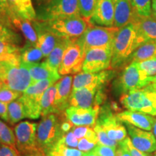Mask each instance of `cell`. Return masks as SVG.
Masks as SVG:
<instances>
[{
	"instance_id": "42",
	"label": "cell",
	"mask_w": 156,
	"mask_h": 156,
	"mask_svg": "<svg viewBox=\"0 0 156 156\" xmlns=\"http://www.w3.org/2000/svg\"><path fill=\"white\" fill-rule=\"evenodd\" d=\"M20 48L17 44L0 39V55L20 54Z\"/></svg>"
},
{
	"instance_id": "35",
	"label": "cell",
	"mask_w": 156,
	"mask_h": 156,
	"mask_svg": "<svg viewBox=\"0 0 156 156\" xmlns=\"http://www.w3.org/2000/svg\"><path fill=\"white\" fill-rule=\"evenodd\" d=\"M131 2L140 17L151 16L152 0H131Z\"/></svg>"
},
{
	"instance_id": "14",
	"label": "cell",
	"mask_w": 156,
	"mask_h": 156,
	"mask_svg": "<svg viewBox=\"0 0 156 156\" xmlns=\"http://www.w3.org/2000/svg\"><path fill=\"white\" fill-rule=\"evenodd\" d=\"M103 86H88L72 91L69 106L87 108L99 106L104 99Z\"/></svg>"
},
{
	"instance_id": "23",
	"label": "cell",
	"mask_w": 156,
	"mask_h": 156,
	"mask_svg": "<svg viewBox=\"0 0 156 156\" xmlns=\"http://www.w3.org/2000/svg\"><path fill=\"white\" fill-rule=\"evenodd\" d=\"M28 66L30 72L32 85H34L39 81L44 80H54L57 81L61 79V75L58 71H56L50 67L46 62L34 64H25Z\"/></svg>"
},
{
	"instance_id": "11",
	"label": "cell",
	"mask_w": 156,
	"mask_h": 156,
	"mask_svg": "<svg viewBox=\"0 0 156 156\" xmlns=\"http://www.w3.org/2000/svg\"><path fill=\"white\" fill-rule=\"evenodd\" d=\"M95 124L102 127L111 140L119 143L127 137L128 133L126 126L117 118L116 114H113L109 108L106 107L100 109Z\"/></svg>"
},
{
	"instance_id": "52",
	"label": "cell",
	"mask_w": 156,
	"mask_h": 156,
	"mask_svg": "<svg viewBox=\"0 0 156 156\" xmlns=\"http://www.w3.org/2000/svg\"><path fill=\"white\" fill-rule=\"evenodd\" d=\"M20 155L21 156H47L46 155V154L45 153L44 151H41V149H38L35 151L28 152V153L23 154V155Z\"/></svg>"
},
{
	"instance_id": "53",
	"label": "cell",
	"mask_w": 156,
	"mask_h": 156,
	"mask_svg": "<svg viewBox=\"0 0 156 156\" xmlns=\"http://www.w3.org/2000/svg\"><path fill=\"white\" fill-rule=\"evenodd\" d=\"M9 62H12L0 61V77H1L3 75L4 73H5V72L6 71V69H7V66L9 65Z\"/></svg>"
},
{
	"instance_id": "59",
	"label": "cell",
	"mask_w": 156,
	"mask_h": 156,
	"mask_svg": "<svg viewBox=\"0 0 156 156\" xmlns=\"http://www.w3.org/2000/svg\"><path fill=\"white\" fill-rule=\"evenodd\" d=\"M47 156H61L58 153H56L55 151H50L48 153H46Z\"/></svg>"
},
{
	"instance_id": "61",
	"label": "cell",
	"mask_w": 156,
	"mask_h": 156,
	"mask_svg": "<svg viewBox=\"0 0 156 156\" xmlns=\"http://www.w3.org/2000/svg\"><path fill=\"white\" fill-rule=\"evenodd\" d=\"M4 85H5V84H4L3 81L2 80V79H1V78H0V89H1L2 87L4 86Z\"/></svg>"
},
{
	"instance_id": "46",
	"label": "cell",
	"mask_w": 156,
	"mask_h": 156,
	"mask_svg": "<svg viewBox=\"0 0 156 156\" xmlns=\"http://www.w3.org/2000/svg\"><path fill=\"white\" fill-rule=\"evenodd\" d=\"M97 145V142L91 141V140L84 137L82 138V139H80L79 142H78L77 148L78 150H80L82 152L87 153V152L93 151Z\"/></svg>"
},
{
	"instance_id": "49",
	"label": "cell",
	"mask_w": 156,
	"mask_h": 156,
	"mask_svg": "<svg viewBox=\"0 0 156 156\" xmlns=\"http://www.w3.org/2000/svg\"><path fill=\"white\" fill-rule=\"evenodd\" d=\"M73 127V124L67 119V117L66 116L64 117L63 120H62V124H61V128H62V132H63L64 134H67L72 129V128Z\"/></svg>"
},
{
	"instance_id": "24",
	"label": "cell",
	"mask_w": 156,
	"mask_h": 156,
	"mask_svg": "<svg viewBox=\"0 0 156 156\" xmlns=\"http://www.w3.org/2000/svg\"><path fill=\"white\" fill-rule=\"evenodd\" d=\"M7 2L12 15V18L17 17L31 22L36 20V9L31 0H7Z\"/></svg>"
},
{
	"instance_id": "12",
	"label": "cell",
	"mask_w": 156,
	"mask_h": 156,
	"mask_svg": "<svg viewBox=\"0 0 156 156\" xmlns=\"http://www.w3.org/2000/svg\"><path fill=\"white\" fill-rule=\"evenodd\" d=\"M85 56V51L76 41V39L72 41L64 51L58 68L59 75H67L81 73Z\"/></svg>"
},
{
	"instance_id": "39",
	"label": "cell",
	"mask_w": 156,
	"mask_h": 156,
	"mask_svg": "<svg viewBox=\"0 0 156 156\" xmlns=\"http://www.w3.org/2000/svg\"><path fill=\"white\" fill-rule=\"evenodd\" d=\"M22 94L23 93L16 92V91L9 89V87L4 85V86L0 89V101L8 104V103L19 98Z\"/></svg>"
},
{
	"instance_id": "20",
	"label": "cell",
	"mask_w": 156,
	"mask_h": 156,
	"mask_svg": "<svg viewBox=\"0 0 156 156\" xmlns=\"http://www.w3.org/2000/svg\"><path fill=\"white\" fill-rule=\"evenodd\" d=\"M88 23L93 25L114 27V5L113 0H99Z\"/></svg>"
},
{
	"instance_id": "3",
	"label": "cell",
	"mask_w": 156,
	"mask_h": 156,
	"mask_svg": "<svg viewBox=\"0 0 156 156\" xmlns=\"http://www.w3.org/2000/svg\"><path fill=\"white\" fill-rule=\"evenodd\" d=\"M39 23L44 29L58 38H67L69 40H75L80 38L90 25L86 20L81 16L66 17Z\"/></svg>"
},
{
	"instance_id": "7",
	"label": "cell",
	"mask_w": 156,
	"mask_h": 156,
	"mask_svg": "<svg viewBox=\"0 0 156 156\" xmlns=\"http://www.w3.org/2000/svg\"><path fill=\"white\" fill-rule=\"evenodd\" d=\"M54 80H44L30 85L19 98L24 106L25 116L37 119L41 116V101L46 89L56 83Z\"/></svg>"
},
{
	"instance_id": "28",
	"label": "cell",
	"mask_w": 156,
	"mask_h": 156,
	"mask_svg": "<svg viewBox=\"0 0 156 156\" xmlns=\"http://www.w3.org/2000/svg\"><path fill=\"white\" fill-rule=\"evenodd\" d=\"M31 21L27 20H23L17 17H13L12 18V23L14 28L20 30L22 34L24 35L28 42L30 44L36 45L37 44V34L35 30L34 27L31 25Z\"/></svg>"
},
{
	"instance_id": "18",
	"label": "cell",
	"mask_w": 156,
	"mask_h": 156,
	"mask_svg": "<svg viewBox=\"0 0 156 156\" xmlns=\"http://www.w3.org/2000/svg\"><path fill=\"white\" fill-rule=\"evenodd\" d=\"M114 75L113 70H104L98 73L81 72L73 77V90L88 86H103Z\"/></svg>"
},
{
	"instance_id": "63",
	"label": "cell",
	"mask_w": 156,
	"mask_h": 156,
	"mask_svg": "<svg viewBox=\"0 0 156 156\" xmlns=\"http://www.w3.org/2000/svg\"><path fill=\"white\" fill-rule=\"evenodd\" d=\"M153 156H156V153H155V155H153Z\"/></svg>"
},
{
	"instance_id": "21",
	"label": "cell",
	"mask_w": 156,
	"mask_h": 156,
	"mask_svg": "<svg viewBox=\"0 0 156 156\" xmlns=\"http://www.w3.org/2000/svg\"><path fill=\"white\" fill-rule=\"evenodd\" d=\"M117 118L122 123L128 124L145 131L151 132L155 117L139 112L126 110L116 114Z\"/></svg>"
},
{
	"instance_id": "50",
	"label": "cell",
	"mask_w": 156,
	"mask_h": 156,
	"mask_svg": "<svg viewBox=\"0 0 156 156\" xmlns=\"http://www.w3.org/2000/svg\"><path fill=\"white\" fill-rule=\"evenodd\" d=\"M0 117L6 122H9L7 114V104L0 101Z\"/></svg>"
},
{
	"instance_id": "57",
	"label": "cell",
	"mask_w": 156,
	"mask_h": 156,
	"mask_svg": "<svg viewBox=\"0 0 156 156\" xmlns=\"http://www.w3.org/2000/svg\"><path fill=\"white\" fill-rule=\"evenodd\" d=\"M148 83L149 84L151 83H156V75L153 76V77H149L147 79Z\"/></svg>"
},
{
	"instance_id": "30",
	"label": "cell",
	"mask_w": 156,
	"mask_h": 156,
	"mask_svg": "<svg viewBox=\"0 0 156 156\" xmlns=\"http://www.w3.org/2000/svg\"><path fill=\"white\" fill-rule=\"evenodd\" d=\"M56 93V87L55 84L46 89L44 93L41 101V116H44L50 114H54Z\"/></svg>"
},
{
	"instance_id": "29",
	"label": "cell",
	"mask_w": 156,
	"mask_h": 156,
	"mask_svg": "<svg viewBox=\"0 0 156 156\" xmlns=\"http://www.w3.org/2000/svg\"><path fill=\"white\" fill-rule=\"evenodd\" d=\"M44 57L41 50L36 45H34L28 42V46L23 48H20V62L24 64H34L41 60Z\"/></svg>"
},
{
	"instance_id": "9",
	"label": "cell",
	"mask_w": 156,
	"mask_h": 156,
	"mask_svg": "<svg viewBox=\"0 0 156 156\" xmlns=\"http://www.w3.org/2000/svg\"><path fill=\"white\" fill-rule=\"evenodd\" d=\"M148 77L139 69L136 62H131L125 66L116 80L118 91L125 94L130 91L142 89L149 85Z\"/></svg>"
},
{
	"instance_id": "19",
	"label": "cell",
	"mask_w": 156,
	"mask_h": 156,
	"mask_svg": "<svg viewBox=\"0 0 156 156\" xmlns=\"http://www.w3.org/2000/svg\"><path fill=\"white\" fill-rule=\"evenodd\" d=\"M114 5V27L119 29L130 23H135L140 18L131 0H113Z\"/></svg>"
},
{
	"instance_id": "22",
	"label": "cell",
	"mask_w": 156,
	"mask_h": 156,
	"mask_svg": "<svg viewBox=\"0 0 156 156\" xmlns=\"http://www.w3.org/2000/svg\"><path fill=\"white\" fill-rule=\"evenodd\" d=\"M33 25L36 32L38 39L36 46L41 50L44 57H48L60 38L44 29L38 21H33Z\"/></svg>"
},
{
	"instance_id": "5",
	"label": "cell",
	"mask_w": 156,
	"mask_h": 156,
	"mask_svg": "<svg viewBox=\"0 0 156 156\" xmlns=\"http://www.w3.org/2000/svg\"><path fill=\"white\" fill-rule=\"evenodd\" d=\"M119 29L90 25L82 36L76 39L85 53L90 49L112 48L113 43Z\"/></svg>"
},
{
	"instance_id": "1",
	"label": "cell",
	"mask_w": 156,
	"mask_h": 156,
	"mask_svg": "<svg viewBox=\"0 0 156 156\" xmlns=\"http://www.w3.org/2000/svg\"><path fill=\"white\" fill-rule=\"evenodd\" d=\"M142 45L138 36L136 25L130 23L120 28L112 45V69H118L129 62L132 54Z\"/></svg>"
},
{
	"instance_id": "40",
	"label": "cell",
	"mask_w": 156,
	"mask_h": 156,
	"mask_svg": "<svg viewBox=\"0 0 156 156\" xmlns=\"http://www.w3.org/2000/svg\"><path fill=\"white\" fill-rule=\"evenodd\" d=\"M51 151L56 152L61 156H83L84 153L78 149L67 147L60 141L56 144L55 147Z\"/></svg>"
},
{
	"instance_id": "32",
	"label": "cell",
	"mask_w": 156,
	"mask_h": 156,
	"mask_svg": "<svg viewBox=\"0 0 156 156\" xmlns=\"http://www.w3.org/2000/svg\"><path fill=\"white\" fill-rule=\"evenodd\" d=\"M71 131L73 132L77 139L87 138L91 141L97 142L98 144V140L93 128L87 126H75L72 128Z\"/></svg>"
},
{
	"instance_id": "16",
	"label": "cell",
	"mask_w": 156,
	"mask_h": 156,
	"mask_svg": "<svg viewBox=\"0 0 156 156\" xmlns=\"http://www.w3.org/2000/svg\"><path fill=\"white\" fill-rule=\"evenodd\" d=\"M131 142L136 149L147 153L156 151V138L153 132L125 124Z\"/></svg>"
},
{
	"instance_id": "62",
	"label": "cell",
	"mask_w": 156,
	"mask_h": 156,
	"mask_svg": "<svg viewBox=\"0 0 156 156\" xmlns=\"http://www.w3.org/2000/svg\"><path fill=\"white\" fill-rule=\"evenodd\" d=\"M2 145H3V143H2V142L1 141H0V147H1V146Z\"/></svg>"
},
{
	"instance_id": "4",
	"label": "cell",
	"mask_w": 156,
	"mask_h": 156,
	"mask_svg": "<svg viewBox=\"0 0 156 156\" xmlns=\"http://www.w3.org/2000/svg\"><path fill=\"white\" fill-rule=\"evenodd\" d=\"M36 20L47 22L66 17L80 16L78 0H52L36 6Z\"/></svg>"
},
{
	"instance_id": "43",
	"label": "cell",
	"mask_w": 156,
	"mask_h": 156,
	"mask_svg": "<svg viewBox=\"0 0 156 156\" xmlns=\"http://www.w3.org/2000/svg\"><path fill=\"white\" fill-rule=\"evenodd\" d=\"M120 143L127 150L131 156H151L149 153H145V152H142L136 149V148L132 145L129 136H127L125 140H123V141L121 142Z\"/></svg>"
},
{
	"instance_id": "17",
	"label": "cell",
	"mask_w": 156,
	"mask_h": 156,
	"mask_svg": "<svg viewBox=\"0 0 156 156\" xmlns=\"http://www.w3.org/2000/svg\"><path fill=\"white\" fill-rule=\"evenodd\" d=\"M72 75H65L55 83L56 93L54 101V114L64 115L65 111L69 107V98L73 91Z\"/></svg>"
},
{
	"instance_id": "45",
	"label": "cell",
	"mask_w": 156,
	"mask_h": 156,
	"mask_svg": "<svg viewBox=\"0 0 156 156\" xmlns=\"http://www.w3.org/2000/svg\"><path fill=\"white\" fill-rule=\"evenodd\" d=\"M63 145H64L67 147L75 148L77 147L78 145V140L77 138L75 136L73 132L72 131H69L68 133L65 134L63 136V137L59 140Z\"/></svg>"
},
{
	"instance_id": "33",
	"label": "cell",
	"mask_w": 156,
	"mask_h": 156,
	"mask_svg": "<svg viewBox=\"0 0 156 156\" xmlns=\"http://www.w3.org/2000/svg\"><path fill=\"white\" fill-rule=\"evenodd\" d=\"M99 0H78V6L80 16L88 22L93 15Z\"/></svg>"
},
{
	"instance_id": "27",
	"label": "cell",
	"mask_w": 156,
	"mask_h": 156,
	"mask_svg": "<svg viewBox=\"0 0 156 156\" xmlns=\"http://www.w3.org/2000/svg\"><path fill=\"white\" fill-rule=\"evenodd\" d=\"M156 57V41H148L139 46L135 51L132 54L129 59L131 62H140L145 60L151 59L152 58Z\"/></svg>"
},
{
	"instance_id": "26",
	"label": "cell",
	"mask_w": 156,
	"mask_h": 156,
	"mask_svg": "<svg viewBox=\"0 0 156 156\" xmlns=\"http://www.w3.org/2000/svg\"><path fill=\"white\" fill-rule=\"evenodd\" d=\"M72 41L73 40H69L67 38H60L58 39L55 47L48 56L45 62L52 69L58 72V68L60 67L62 58H63L64 51Z\"/></svg>"
},
{
	"instance_id": "54",
	"label": "cell",
	"mask_w": 156,
	"mask_h": 156,
	"mask_svg": "<svg viewBox=\"0 0 156 156\" xmlns=\"http://www.w3.org/2000/svg\"><path fill=\"white\" fill-rule=\"evenodd\" d=\"M151 16L156 19V0H152Z\"/></svg>"
},
{
	"instance_id": "31",
	"label": "cell",
	"mask_w": 156,
	"mask_h": 156,
	"mask_svg": "<svg viewBox=\"0 0 156 156\" xmlns=\"http://www.w3.org/2000/svg\"><path fill=\"white\" fill-rule=\"evenodd\" d=\"M7 114H8V122L12 125L22 120L23 119L26 118L24 106L20 98H17V100L8 103Z\"/></svg>"
},
{
	"instance_id": "58",
	"label": "cell",
	"mask_w": 156,
	"mask_h": 156,
	"mask_svg": "<svg viewBox=\"0 0 156 156\" xmlns=\"http://www.w3.org/2000/svg\"><path fill=\"white\" fill-rule=\"evenodd\" d=\"M83 156H99V155H98L97 154L93 153V151H90V152H87V153H83Z\"/></svg>"
},
{
	"instance_id": "10",
	"label": "cell",
	"mask_w": 156,
	"mask_h": 156,
	"mask_svg": "<svg viewBox=\"0 0 156 156\" xmlns=\"http://www.w3.org/2000/svg\"><path fill=\"white\" fill-rule=\"evenodd\" d=\"M112 48H98L90 49L85 53L82 71L98 73L112 69Z\"/></svg>"
},
{
	"instance_id": "37",
	"label": "cell",
	"mask_w": 156,
	"mask_h": 156,
	"mask_svg": "<svg viewBox=\"0 0 156 156\" xmlns=\"http://www.w3.org/2000/svg\"><path fill=\"white\" fill-rule=\"evenodd\" d=\"M93 129H94L95 133H96L99 145L109 146V147L117 148L119 145V142L111 140L110 138L108 137V136L107 135L106 132L103 129L102 127H101L100 125L95 124V126H93Z\"/></svg>"
},
{
	"instance_id": "44",
	"label": "cell",
	"mask_w": 156,
	"mask_h": 156,
	"mask_svg": "<svg viewBox=\"0 0 156 156\" xmlns=\"http://www.w3.org/2000/svg\"><path fill=\"white\" fill-rule=\"evenodd\" d=\"M116 148L98 144L91 151L99 156H116Z\"/></svg>"
},
{
	"instance_id": "15",
	"label": "cell",
	"mask_w": 156,
	"mask_h": 156,
	"mask_svg": "<svg viewBox=\"0 0 156 156\" xmlns=\"http://www.w3.org/2000/svg\"><path fill=\"white\" fill-rule=\"evenodd\" d=\"M100 109V106L98 105L87 108L69 106L65 111V116L73 125L93 127L98 117Z\"/></svg>"
},
{
	"instance_id": "56",
	"label": "cell",
	"mask_w": 156,
	"mask_h": 156,
	"mask_svg": "<svg viewBox=\"0 0 156 156\" xmlns=\"http://www.w3.org/2000/svg\"><path fill=\"white\" fill-rule=\"evenodd\" d=\"M36 4V6L41 5L42 4H45V3H47L48 2L52 1V0H34Z\"/></svg>"
},
{
	"instance_id": "51",
	"label": "cell",
	"mask_w": 156,
	"mask_h": 156,
	"mask_svg": "<svg viewBox=\"0 0 156 156\" xmlns=\"http://www.w3.org/2000/svg\"><path fill=\"white\" fill-rule=\"evenodd\" d=\"M116 156H131V155L127 150L119 142L116 150Z\"/></svg>"
},
{
	"instance_id": "36",
	"label": "cell",
	"mask_w": 156,
	"mask_h": 156,
	"mask_svg": "<svg viewBox=\"0 0 156 156\" xmlns=\"http://www.w3.org/2000/svg\"><path fill=\"white\" fill-rule=\"evenodd\" d=\"M12 15L7 0H0V23L7 28L14 29L12 23Z\"/></svg>"
},
{
	"instance_id": "64",
	"label": "cell",
	"mask_w": 156,
	"mask_h": 156,
	"mask_svg": "<svg viewBox=\"0 0 156 156\" xmlns=\"http://www.w3.org/2000/svg\"></svg>"
},
{
	"instance_id": "55",
	"label": "cell",
	"mask_w": 156,
	"mask_h": 156,
	"mask_svg": "<svg viewBox=\"0 0 156 156\" xmlns=\"http://www.w3.org/2000/svg\"><path fill=\"white\" fill-rule=\"evenodd\" d=\"M146 89L156 94V83H151L145 87Z\"/></svg>"
},
{
	"instance_id": "41",
	"label": "cell",
	"mask_w": 156,
	"mask_h": 156,
	"mask_svg": "<svg viewBox=\"0 0 156 156\" xmlns=\"http://www.w3.org/2000/svg\"><path fill=\"white\" fill-rule=\"evenodd\" d=\"M0 39L14 43L15 44L20 41L19 36L13 29L7 28L2 23H0Z\"/></svg>"
},
{
	"instance_id": "25",
	"label": "cell",
	"mask_w": 156,
	"mask_h": 156,
	"mask_svg": "<svg viewBox=\"0 0 156 156\" xmlns=\"http://www.w3.org/2000/svg\"><path fill=\"white\" fill-rule=\"evenodd\" d=\"M140 41L142 44L156 41V19L152 16L140 17L134 23Z\"/></svg>"
},
{
	"instance_id": "48",
	"label": "cell",
	"mask_w": 156,
	"mask_h": 156,
	"mask_svg": "<svg viewBox=\"0 0 156 156\" xmlns=\"http://www.w3.org/2000/svg\"><path fill=\"white\" fill-rule=\"evenodd\" d=\"M0 61H9L12 62H19L20 61V54H9V55H0Z\"/></svg>"
},
{
	"instance_id": "6",
	"label": "cell",
	"mask_w": 156,
	"mask_h": 156,
	"mask_svg": "<svg viewBox=\"0 0 156 156\" xmlns=\"http://www.w3.org/2000/svg\"><path fill=\"white\" fill-rule=\"evenodd\" d=\"M120 102L127 110L156 116V94L145 87L122 95Z\"/></svg>"
},
{
	"instance_id": "47",
	"label": "cell",
	"mask_w": 156,
	"mask_h": 156,
	"mask_svg": "<svg viewBox=\"0 0 156 156\" xmlns=\"http://www.w3.org/2000/svg\"><path fill=\"white\" fill-rule=\"evenodd\" d=\"M0 156H21L16 147L3 144L0 147Z\"/></svg>"
},
{
	"instance_id": "34",
	"label": "cell",
	"mask_w": 156,
	"mask_h": 156,
	"mask_svg": "<svg viewBox=\"0 0 156 156\" xmlns=\"http://www.w3.org/2000/svg\"><path fill=\"white\" fill-rule=\"evenodd\" d=\"M0 141L3 144L16 147V138L11 128L0 121Z\"/></svg>"
},
{
	"instance_id": "8",
	"label": "cell",
	"mask_w": 156,
	"mask_h": 156,
	"mask_svg": "<svg viewBox=\"0 0 156 156\" xmlns=\"http://www.w3.org/2000/svg\"><path fill=\"white\" fill-rule=\"evenodd\" d=\"M0 78L5 86L20 93H24L33 84L28 66L20 61L9 62Z\"/></svg>"
},
{
	"instance_id": "13",
	"label": "cell",
	"mask_w": 156,
	"mask_h": 156,
	"mask_svg": "<svg viewBox=\"0 0 156 156\" xmlns=\"http://www.w3.org/2000/svg\"><path fill=\"white\" fill-rule=\"evenodd\" d=\"M38 124L30 122H22L15 127L16 147L20 155L39 149L37 143L36 127Z\"/></svg>"
},
{
	"instance_id": "38",
	"label": "cell",
	"mask_w": 156,
	"mask_h": 156,
	"mask_svg": "<svg viewBox=\"0 0 156 156\" xmlns=\"http://www.w3.org/2000/svg\"><path fill=\"white\" fill-rule=\"evenodd\" d=\"M136 64L139 69L147 77H153L156 75V57L145 61L136 62Z\"/></svg>"
},
{
	"instance_id": "60",
	"label": "cell",
	"mask_w": 156,
	"mask_h": 156,
	"mask_svg": "<svg viewBox=\"0 0 156 156\" xmlns=\"http://www.w3.org/2000/svg\"><path fill=\"white\" fill-rule=\"evenodd\" d=\"M152 131H153L154 136H155L156 138V117H155V122H154V124H153V130H152Z\"/></svg>"
},
{
	"instance_id": "2",
	"label": "cell",
	"mask_w": 156,
	"mask_h": 156,
	"mask_svg": "<svg viewBox=\"0 0 156 156\" xmlns=\"http://www.w3.org/2000/svg\"><path fill=\"white\" fill-rule=\"evenodd\" d=\"M64 115L50 114L42 116L37 127V143L39 149L48 153L55 147L64 134L61 128Z\"/></svg>"
}]
</instances>
